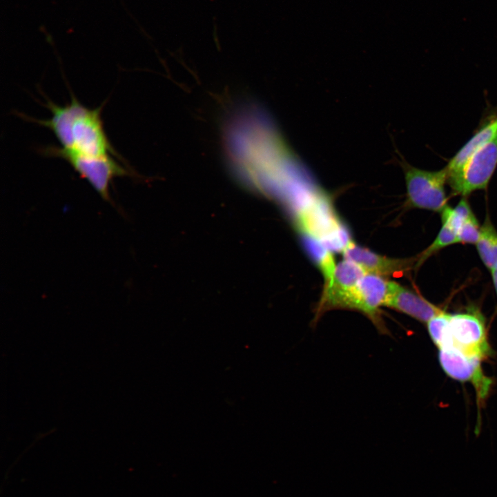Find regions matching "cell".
<instances>
[{
    "label": "cell",
    "mask_w": 497,
    "mask_h": 497,
    "mask_svg": "<svg viewBox=\"0 0 497 497\" xmlns=\"http://www.w3.org/2000/svg\"><path fill=\"white\" fill-rule=\"evenodd\" d=\"M440 349H453L481 360L491 356L492 350L482 314L475 309L464 313H447V334Z\"/></svg>",
    "instance_id": "3957f363"
},
{
    "label": "cell",
    "mask_w": 497,
    "mask_h": 497,
    "mask_svg": "<svg viewBox=\"0 0 497 497\" xmlns=\"http://www.w3.org/2000/svg\"><path fill=\"white\" fill-rule=\"evenodd\" d=\"M45 106L51 112L49 119L26 118L48 128L61 144L60 147L82 154L113 155L122 159L112 146L104 130L101 115L103 106L88 108L75 97L63 106L47 99Z\"/></svg>",
    "instance_id": "6da1fadb"
},
{
    "label": "cell",
    "mask_w": 497,
    "mask_h": 497,
    "mask_svg": "<svg viewBox=\"0 0 497 497\" xmlns=\"http://www.w3.org/2000/svg\"><path fill=\"white\" fill-rule=\"evenodd\" d=\"M366 273L355 263L344 259L336 264L331 285L324 288L315 310L313 325L332 309L353 310L358 284Z\"/></svg>",
    "instance_id": "5b68a950"
},
{
    "label": "cell",
    "mask_w": 497,
    "mask_h": 497,
    "mask_svg": "<svg viewBox=\"0 0 497 497\" xmlns=\"http://www.w3.org/2000/svg\"><path fill=\"white\" fill-rule=\"evenodd\" d=\"M43 153L66 160L107 202L111 201L110 187L114 179L130 175L111 155H86L57 146L46 147Z\"/></svg>",
    "instance_id": "7a4b0ae2"
},
{
    "label": "cell",
    "mask_w": 497,
    "mask_h": 497,
    "mask_svg": "<svg viewBox=\"0 0 497 497\" xmlns=\"http://www.w3.org/2000/svg\"><path fill=\"white\" fill-rule=\"evenodd\" d=\"M384 306L424 323H427L442 311L418 293L394 281H389Z\"/></svg>",
    "instance_id": "30bf717a"
},
{
    "label": "cell",
    "mask_w": 497,
    "mask_h": 497,
    "mask_svg": "<svg viewBox=\"0 0 497 497\" xmlns=\"http://www.w3.org/2000/svg\"><path fill=\"white\" fill-rule=\"evenodd\" d=\"M344 259L350 260L365 273L383 277L400 275L416 266L417 257L409 259L391 258L379 255L358 245L350 240L342 250Z\"/></svg>",
    "instance_id": "9c48e42d"
},
{
    "label": "cell",
    "mask_w": 497,
    "mask_h": 497,
    "mask_svg": "<svg viewBox=\"0 0 497 497\" xmlns=\"http://www.w3.org/2000/svg\"><path fill=\"white\" fill-rule=\"evenodd\" d=\"M490 271L491 273L493 284H494V289H495V291H496V293L497 295V267L494 268V269H492Z\"/></svg>",
    "instance_id": "2e32d148"
},
{
    "label": "cell",
    "mask_w": 497,
    "mask_h": 497,
    "mask_svg": "<svg viewBox=\"0 0 497 497\" xmlns=\"http://www.w3.org/2000/svg\"><path fill=\"white\" fill-rule=\"evenodd\" d=\"M401 165L406 182L407 206L440 213L447 206L445 167L440 170L429 171L413 167L405 161Z\"/></svg>",
    "instance_id": "277c9868"
},
{
    "label": "cell",
    "mask_w": 497,
    "mask_h": 497,
    "mask_svg": "<svg viewBox=\"0 0 497 497\" xmlns=\"http://www.w3.org/2000/svg\"><path fill=\"white\" fill-rule=\"evenodd\" d=\"M480 226L471 212L463 220L458 232L457 242L476 244L480 235Z\"/></svg>",
    "instance_id": "9a60e30c"
},
{
    "label": "cell",
    "mask_w": 497,
    "mask_h": 497,
    "mask_svg": "<svg viewBox=\"0 0 497 497\" xmlns=\"http://www.w3.org/2000/svg\"><path fill=\"white\" fill-rule=\"evenodd\" d=\"M438 360L443 371L451 378L469 382L475 389L476 402L480 407L486 401L493 384L485 375L481 360L467 356L453 349H438Z\"/></svg>",
    "instance_id": "8992f818"
},
{
    "label": "cell",
    "mask_w": 497,
    "mask_h": 497,
    "mask_svg": "<svg viewBox=\"0 0 497 497\" xmlns=\"http://www.w3.org/2000/svg\"><path fill=\"white\" fill-rule=\"evenodd\" d=\"M497 166V134L483 145L465 167L458 182L451 188L453 193L465 196L485 189Z\"/></svg>",
    "instance_id": "52a82bcc"
},
{
    "label": "cell",
    "mask_w": 497,
    "mask_h": 497,
    "mask_svg": "<svg viewBox=\"0 0 497 497\" xmlns=\"http://www.w3.org/2000/svg\"><path fill=\"white\" fill-rule=\"evenodd\" d=\"M476 245L483 264L490 271L497 267V231L488 216L480 226Z\"/></svg>",
    "instance_id": "5bb4252c"
},
{
    "label": "cell",
    "mask_w": 497,
    "mask_h": 497,
    "mask_svg": "<svg viewBox=\"0 0 497 497\" xmlns=\"http://www.w3.org/2000/svg\"><path fill=\"white\" fill-rule=\"evenodd\" d=\"M302 239L306 251L324 276V288L330 286L333 281L336 268L331 250L315 238L304 235Z\"/></svg>",
    "instance_id": "4fadbf2b"
},
{
    "label": "cell",
    "mask_w": 497,
    "mask_h": 497,
    "mask_svg": "<svg viewBox=\"0 0 497 497\" xmlns=\"http://www.w3.org/2000/svg\"><path fill=\"white\" fill-rule=\"evenodd\" d=\"M497 134V118L483 126L450 159L445 168L450 187L460 179L468 162L476 152Z\"/></svg>",
    "instance_id": "7c38bea8"
},
{
    "label": "cell",
    "mask_w": 497,
    "mask_h": 497,
    "mask_svg": "<svg viewBox=\"0 0 497 497\" xmlns=\"http://www.w3.org/2000/svg\"><path fill=\"white\" fill-rule=\"evenodd\" d=\"M472 211L465 198H462L458 204L451 208L447 206L441 214L442 226L433 242L417 256L416 267H419L431 255L454 244H457V235L460 226Z\"/></svg>",
    "instance_id": "8fae6325"
},
{
    "label": "cell",
    "mask_w": 497,
    "mask_h": 497,
    "mask_svg": "<svg viewBox=\"0 0 497 497\" xmlns=\"http://www.w3.org/2000/svg\"><path fill=\"white\" fill-rule=\"evenodd\" d=\"M385 277L366 273L360 280L355 294L353 310L366 315L381 334L389 335L380 312L388 291Z\"/></svg>",
    "instance_id": "ba28073f"
}]
</instances>
